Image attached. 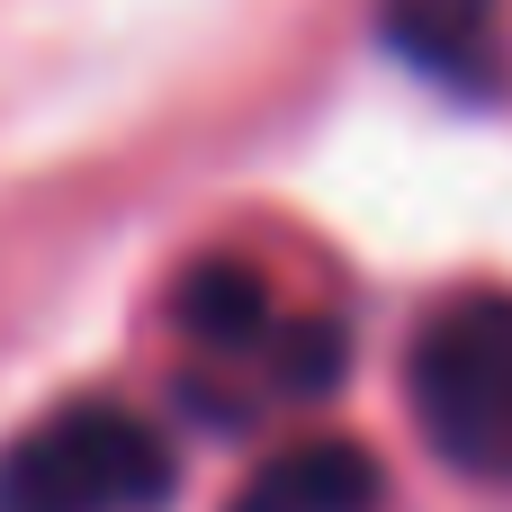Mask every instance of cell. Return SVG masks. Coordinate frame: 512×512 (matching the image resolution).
Listing matches in <instances>:
<instances>
[{"instance_id": "cell-5", "label": "cell", "mask_w": 512, "mask_h": 512, "mask_svg": "<svg viewBox=\"0 0 512 512\" xmlns=\"http://www.w3.org/2000/svg\"><path fill=\"white\" fill-rule=\"evenodd\" d=\"M180 324L207 342V351H243L270 333V288L243 270V261H207L180 279Z\"/></svg>"}, {"instance_id": "cell-2", "label": "cell", "mask_w": 512, "mask_h": 512, "mask_svg": "<svg viewBox=\"0 0 512 512\" xmlns=\"http://www.w3.org/2000/svg\"><path fill=\"white\" fill-rule=\"evenodd\" d=\"M171 486L180 450L108 396H81L0 450V512H162Z\"/></svg>"}, {"instance_id": "cell-1", "label": "cell", "mask_w": 512, "mask_h": 512, "mask_svg": "<svg viewBox=\"0 0 512 512\" xmlns=\"http://www.w3.org/2000/svg\"><path fill=\"white\" fill-rule=\"evenodd\" d=\"M405 396H414L423 441L459 477L512 486V297L504 288H468V297L423 315V333L405 351Z\"/></svg>"}, {"instance_id": "cell-4", "label": "cell", "mask_w": 512, "mask_h": 512, "mask_svg": "<svg viewBox=\"0 0 512 512\" xmlns=\"http://www.w3.org/2000/svg\"><path fill=\"white\" fill-rule=\"evenodd\" d=\"M234 512H387V468H378V450H360L342 432H315V441L270 450L243 477Z\"/></svg>"}, {"instance_id": "cell-3", "label": "cell", "mask_w": 512, "mask_h": 512, "mask_svg": "<svg viewBox=\"0 0 512 512\" xmlns=\"http://www.w3.org/2000/svg\"><path fill=\"white\" fill-rule=\"evenodd\" d=\"M378 36L396 63L459 99L504 90V0H378Z\"/></svg>"}]
</instances>
